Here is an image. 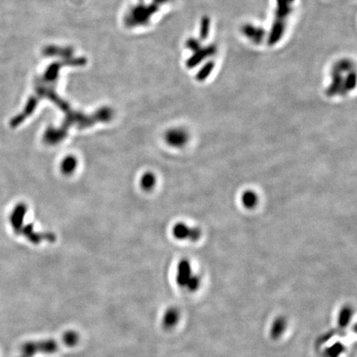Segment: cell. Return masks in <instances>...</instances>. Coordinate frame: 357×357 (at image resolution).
Segmentation results:
<instances>
[{
  "label": "cell",
  "instance_id": "4",
  "mask_svg": "<svg viewBox=\"0 0 357 357\" xmlns=\"http://www.w3.org/2000/svg\"><path fill=\"white\" fill-rule=\"evenodd\" d=\"M20 234L24 236L25 238H27L28 241L33 242L34 244H38L42 242V240H47L49 242H55L56 237L52 233H36L34 231V225L27 224L26 226H22Z\"/></svg>",
  "mask_w": 357,
  "mask_h": 357
},
{
  "label": "cell",
  "instance_id": "9",
  "mask_svg": "<svg viewBox=\"0 0 357 357\" xmlns=\"http://www.w3.org/2000/svg\"><path fill=\"white\" fill-rule=\"evenodd\" d=\"M242 204L247 209H252L257 203V196L252 191H246L242 197Z\"/></svg>",
  "mask_w": 357,
  "mask_h": 357
},
{
  "label": "cell",
  "instance_id": "10",
  "mask_svg": "<svg viewBox=\"0 0 357 357\" xmlns=\"http://www.w3.org/2000/svg\"><path fill=\"white\" fill-rule=\"evenodd\" d=\"M142 187L146 190H150L155 186V177L152 173H146L142 178Z\"/></svg>",
  "mask_w": 357,
  "mask_h": 357
},
{
  "label": "cell",
  "instance_id": "1",
  "mask_svg": "<svg viewBox=\"0 0 357 357\" xmlns=\"http://www.w3.org/2000/svg\"><path fill=\"white\" fill-rule=\"evenodd\" d=\"M111 112L105 109L100 113H96L93 117L80 115V114H71L68 116L64 124L60 128H50L46 132L44 135L45 142L48 144H56L58 142H61L67 136V131L70 126L72 125H79V127H87L94 124L97 122H105L111 118Z\"/></svg>",
  "mask_w": 357,
  "mask_h": 357
},
{
  "label": "cell",
  "instance_id": "3",
  "mask_svg": "<svg viewBox=\"0 0 357 357\" xmlns=\"http://www.w3.org/2000/svg\"><path fill=\"white\" fill-rule=\"evenodd\" d=\"M27 207L24 203L17 204L10 215V223L16 234H20L23 226L25 215L27 213Z\"/></svg>",
  "mask_w": 357,
  "mask_h": 357
},
{
  "label": "cell",
  "instance_id": "6",
  "mask_svg": "<svg viewBox=\"0 0 357 357\" xmlns=\"http://www.w3.org/2000/svg\"><path fill=\"white\" fill-rule=\"evenodd\" d=\"M167 142L172 147H180L188 141V135L182 129H172L167 134Z\"/></svg>",
  "mask_w": 357,
  "mask_h": 357
},
{
  "label": "cell",
  "instance_id": "7",
  "mask_svg": "<svg viewBox=\"0 0 357 357\" xmlns=\"http://www.w3.org/2000/svg\"><path fill=\"white\" fill-rule=\"evenodd\" d=\"M77 167V160L75 156L69 155L64 158L61 163V171L64 175H71Z\"/></svg>",
  "mask_w": 357,
  "mask_h": 357
},
{
  "label": "cell",
  "instance_id": "2",
  "mask_svg": "<svg viewBox=\"0 0 357 357\" xmlns=\"http://www.w3.org/2000/svg\"><path fill=\"white\" fill-rule=\"evenodd\" d=\"M79 342V335L76 332L64 333L60 340L48 339L39 342L25 343L21 349L20 357H34L38 353L50 354L57 351L63 346H72Z\"/></svg>",
  "mask_w": 357,
  "mask_h": 357
},
{
  "label": "cell",
  "instance_id": "5",
  "mask_svg": "<svg viewBox=\"0 0 357 357\" xmlns=\"http://www.w3.org/2000/svg\"><path fill=\"white\" fill-rule=\"evenodd\" d=\"M174 236L178 239H189L196 242L201 237V231L199 229H189L184 223H178L173 229Z\"/></svg>",
  "mask_w": 357,
  "mask_h": 357
},
{
  "label": "cell",
  "instance_id": "8",
  "mask_svg": "<svg viewBox=\"0 0 357 357\" xmlns=\"http://www.w3.org/2000/svg\"><path fill=\"white\" fill-rule=\"evenodd\" d=\"M190 273L189 265L186 261H183L179 265V275H178V280L180 284H184L189 280V275Z\"/></svg>",
  "mask_w": 357,
  "mask_h": 357
},
{
  "label": "cell",
  "instance_id": "11",
  "mask_svg": "<svg viewBox=\"0 0 357 357\" xmlns=\"http://www.w3.org/2000/svg\"><path fill=\"white\" fill-rule=\"evenodd\" d=\"M175 320H176L175 312H174V311H169L168 313L165 316V325H167V326H172V324L175 323Z\"/></svg>",
  "mask_w": 357,
  "mask_h": 357
}]
</instances>
